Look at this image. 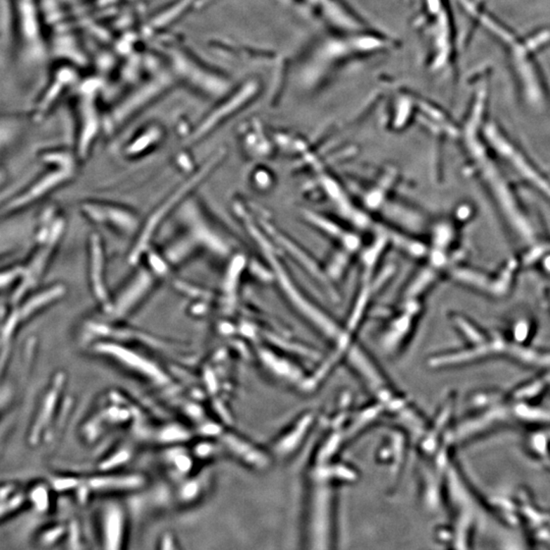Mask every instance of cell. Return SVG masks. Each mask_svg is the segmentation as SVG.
<instances>
[{"label":"cell","mask_w":550,"mask_h":550,"mask_svg":"<svg viewBox=\"0 0 550 550\" xmlns=\"http://www.w3.org/2000/svg\"><path fill=\"white\" fill-rule=\"evenodd\" d=\"M150 284L148 276L143 275L139 276L137 280L132 284V287H129L124 295L121 298L117 299V302L115 303L114 311L117 315H124V314L128 313L131 311L133 305L137 303V300L141 298L144 295L145 291L147 289V287Z\"/></svg>","instance_id":"cell-8"},{"label":"cell","mask_w":550,"mask_h":550,"mask_svg":"<svg viewBox=\"0 0 550 550\" xmlns=\"http://www.w3.org/2000/svg\"><path fill=\"white\" fill-rule=\"evenodd\" d=\"M254 89L255 88L253 86L244 88L243 91L237 93L234 98L226 101L225 104L215 110L214 112L210 113L209 117L204 119L202 124L197 128V130L195 131L193 135L190 138L189 141L192 143L197 141V140L205 136L206 133H209L215 126H217L223 119L228 117L230 113L237 110L242 104H244V101L248 99V97L251 96Z\"/></svg>","instance_id":"cell-6"},{"label":"cell","mask_w":550,"mask_h":550,"mask_svg":"<svg viewBox=\"0 0 550 550\" xmlns=\"http://www.w3.org/2000/svg\"><path fill=\"white\" fill-rule=\"evenodd\" d=\"M87 214L97 219H110L115 225L122 226L124 230H133L136 226V219L132 215L126 214L121 210L112 208L100 207V206H85Z\"/></svg>","instance_id":"cell-9"},{"label":"cell","mask_w":550,"mask_h":550,"mask_svg":"<svg viewBox=\"0 0 550 550\" xmlns=\"http://www.w3.org/2000/svg\"><path fill=\"white\" fill-rule=\"evenodd\" d=\"M221 158V154H216V156L211 158V160H210L209 162H207L204 165L202 169H201V171H199L198 173L195 174L193 178H190L185 185H183L182 187L180 188V189L176 190V191L162 204V207L158 208V210H156L155 214L149 218L148 223L145 225L141 237H140L137 246H136L135 250H133L132 254L133 260L137 259L143 251L147 248L151 237H152L154 232H155L156 228H157L160 221H162L163 217L169 214V210H171L183 197H185V195L187 194L188 192L191 191L195 185H198V183L202 181V178H205V176L210 173V171L214 169Z\"/></svg>","instance_id":"cell-2"},{"label":"cell","mask_w":550,"mask_h":550,"mask_svg":"<svg viewBox=\"0 0 550 550\" xmlns=\"http://www.w3.org/2000/svg\"><path fill=\"white\" fill-rule=\"evenodd\" d=\"M69 176V169H58V171H55L54 173L46 174V176L40 178L38 182L34 183L30 189L27 190L24 193L20 195L19 197L11 200L6 205V207L4 208V211L10 212L13 211V210L20 209V208L25 207V206L29 205L34 201L38 200L43 195L48 193L51 190L60 185Z\"/></svg>","instance_id":"cell-5"},{"label":"cell","mask_w":550,"mask_h":550,"mask_svg":"<svg viewBox=\"0 0 550 550\" xmlns=\"http://www.w3.org/2000/svg\"><path fill=\"white\" fill-rule=\"evenodd\" d=\"M158 135H159L158 131H152L151 133H147L146 135L144 136V140H138L137 142L133 143V146H131L130 150H132L133 152H137V151L146 148L145 146H146L147 144H152V142L158 137Z\"/></svg>","instance_id":"cell-10"},{"label":"cell","mask_w":550,"mask_h":550,"mask_svg":"<svg viewBox=\"0 0 550 550\" xmlns=\"http://www.w3.org/2000/svg\"><path fill=\"white\" fill-rule=\"evenodd\" d=\"M20 275H22V269H13V270L6 271V273H0V289L10 284Z\"/></svg>","instance_id":"cell-11"},{"label":"cell","mask_w":550,"mask_h":550,"mask_svg":"<svg viewBox=\"0 0 550 550\" xmlns=\"http://www.w3.org/2000/svg\"><path fill=\"white\" fill-rule=\"evenodd\" d=\"M63 221L56 223L53 230H51V235L46 237L45 243L42 244V247L34 256L30 265L25 270H22L24 278H22V284H20L17 294H15V300L20 299L39 280L40 276L42 275L45 267H46L49 259H51L52 251L54 250V247L56 246V243H58V239H60V235L63 233Z\"/></svg>","instance_id":"cell-3"},{"label":"cell","mask_w":550,"mask_h":550,"mask_svg":"<svg viewBox=\"0 0 550 550\" xmlns=\"http://www.w3.org/2000/svg\"><path fill=\"white\" fill-rule=\"evenodd\" d=\"M97 351L101 354L108 355L115 358L119 363L126 365L129 368L141 373L144 377L150 378L154 381L164 384L167 381V378L163 374L162 371L154 365L152 362L147 361L145 358L140 357L139 355L131 352L128 348H122L121 346L114 345V343H101L97 346Z\"/></svg>","instance_id":"cell-4"},{"label":"cell","mask_w":550,"mask_h":550,"mask_svg":"<svg viewBox=\"0 0 550 550\" xmlns=\"http://www.w3.org/2000/svg\"><path fill=\"white\" fill-rule=\"evenodd\" d=\"M91 254L93 289L97 298L104 302L107 298V294L103 282V255H102L100 243L97 237H93Z\"/></svg>","instance_id":"cell-7"},{"label":"cell","mask_w":550,"mask_h":550,"mask_svg":"<svg viewBox=\"0 0 550 550\" xmlns=\"http://www.w3.org/2000/svg\"><path fill=\"white\" fill-rule=\"evenodd\" d=\"M317 17L339 32L366 30L365 22L343 0H299Z\"/></svg>","instance_id":"cell-1"}]
</instances>
